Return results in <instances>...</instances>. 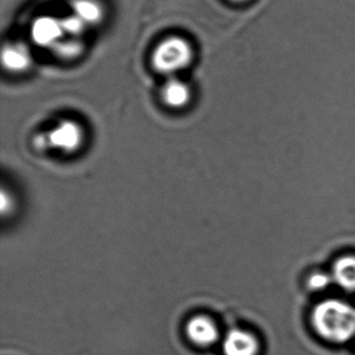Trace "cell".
Masks as SVG:
<instances>
[{"instance_id": "cell-1", "label": "cell", "mask_w": 355, "mask_h": 355, "mask_svg": "<svg viewBox=\"0 0 355 355\" xmlns=\"http://www.w3.org/2000/svg\"><path fill=\"white\" fill-rule=\"evenodd\" d=\"M312 320L317 333L329 341L342 343L355 335V308L341 300L320 302L313 311Z\"/></svg>"}, {"instance_id": "cell-2", "label": "cell", "mask_w": 355, "mask_h": 355, "mask_svg": "<svg viewBox=\"0 0 355 355\" xmlns=\"http://www.w3.org/2000/svg\"><path fill=\"white\" fill-rule=\"evenodd\" d=\"M191 44L183 37L173 35L160 42L151 55V64L156 72L174 75L185 70L193 62Z\"/></svg>"}, {"instance_id": "cell-3", "label": "cell", "mask_w": 355, "mask_h": 355, "mask_svg": "<svg viewBox=\"0 0 355 355\" xmlns=\"http://www.w3.org/2000/svg\"><path fill=\"white\" fill-rule=\"evenodd\" d=\"M37 139L42 147L50 148L63 154H74L83 148L85 131L83 125L73 119H64Z\"/></svg>"}, {"instance_id": "cell-4", "label": "cell", "mask_w": 355, "mask_h": 355, "mask_svg": "<svg viewBox=\"0 0 355 355\" xmlns=\"http://www.w3.org/2000/svg\"><path fill=\"white\" fill-rule=\"evenodd\" d=\"M60 19L51 16H42L33 21L31 28V37L38 46L53 47L64 39Z\"/></svg>"}, {"instance_id": "cell-5", "label": "cell", "mask_w": 355, "mask_h": 355, "mask_svg": "<svg viewBox=\"0 0 355 355\" xmlns=\"http://www.w3.org/2000/svg\"><path fill=\"white\" fill-rule=\"evenodd\" d=\"M160 98L169 108L181 110L191 102L192 89L185 81L172 77L163 85Z\"/></svg>"}, {"instance_id": "cell-6", "label": "cell", "mask_w": 355, "mask_h": 355, "mask_svg": "<svg viewBox=\"0 0 355 355\" xmlns=\"http://www.w3.org/2000/svg\"><path fill=\"white\" fill-rule=\"evenodd\" d=\"M2 64L13 73L26 71L31 64V55L26 46L20 43H10L2 49Z\"/></svg>"}, {"instance_id": "cell-7", "label": "cell", "mask_w": 355, "mask_h": 355, "mask_svg": "<svg viewBox=\"0 0 355 355\" xmlns=\"http://www.w3.org/2000/svg\"><path fill=\"white\" fill-rule=\"evenodd\" d=\"M258 341L254 336L247 331L235 329L225 338V355H256L258 354Z\"/></svg>"}, {"instance_id": "cell-8", "label": "cell", "mask_w": 355, "mask_h": 355, "mask_svg": "<svg viewBox=\"0 0 355 355\" xmlns=\"http://www.w3.org/2000/svg\"><path fill=\"white\" fill-rule=\"evenodd\" d=\"M187 335L193 343L208 346L218 338V331L212 320L204 316L194 317L187 324Z\"/></svg>"}, {"instance_id": "cell-9", "label": "cell", "mask_w": 355, "mask_h": 355, "mask_svg": "<svg viewBox=\"0 0 355 355\" xmlns=\"http://www.w3.org/2000/svg\"><path fill=\"white\" fill-rule=\"evenodd\" d=\"M333 282L346 291L355 292V256L338 259L331 273Z\"/></svg>"}, {"instance_id": "cell-10", "label": "cell", "mask_w": 355, "mask_h": 355, "mask_svg": "<svg viewBox=\"0 0 355 355\" xmlns=\"http://www.w3.org/2000/svg\"><path fill=\"white\" fill-rule=\"evenodd\" d=\"M72 8L75 16L88 26L97 24L104 16V6L97 0H73Z\"/></svg>"}, {"instance_id": "cell-11", "label": "cell", "mask_w": 355, "mask_h": 355, "mask_svg": "<svg viewBox=\"0 0 355 355\" xmlns=\"http://www.w3.org/2000/svg\"><path fill=\"white\" fill-rule=\"evenodd\" d=\"M52 48L58 58H64V60H72V58L81 55L83 46L79 37H68L66 40H60Z\"/></svg>"}, {"instance_id": "cell-12", "label": "cell", "mask_w": 355, "mask_h": 355, "mask_svg": "<svg viewBox=\"0 0 355 355\" xmlns=\"http://www.w3.org/2000/svg\"><path fill=\"white\" fill-rule=\"evenodd\" d=\"M60 24H62L65 35H68L69 37H81L88 26L81 19L75 16L74 14L66 17V18L60 19Z\"/></svg>"}, {"instance_id": "cell-13", "label": "cell", "mask_w": 355, "mask_h": 355, "mask_svg": "<svg viewBox=\"0 0 355 355\" xmlns=\"http://www.w3.org/2000/svg\"><path fill=\"white\" fill-rule=\"evenodd\" d=\"M333 277L331 275H327L323 272L313 273L308 279V287L310 289L319 290L327 289L329 287V284L333 282Z\"/></svg>"}, {"instance_id": "cell-14", "label": "cell", "mask_w": 355, "mask_h": 355, "mask_svg": "<svg viewBox=\"0 0 355 355\" xmlns=\"http://www.w3.org/2000/svg\"><path fill=\"white\" fill-rule=\"evenodd\" d=\"M14 208V200H13L12 194L6 193L4 190L1 192V211L2 214L10 212Z\"/></svg>"}, {"instance_id": "cell-15", "label": "cell", "mask_w": 355, "mask_h": 355, "mask_svg": "<svg viewBox=\"0 0 355 355\" xmlns=\"http://www.w3.org/2000/svg\"><path fill=\"white\" fill-rule=\"evenodd\" d=\"M231 3L237 4V6H246V4L252 3L254 0H227Z\"/></svg>"}]
</instances>
